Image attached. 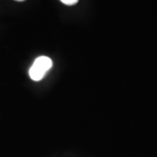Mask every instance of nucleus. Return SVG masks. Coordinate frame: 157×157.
Returning <instances> with one entry per match:
<instances>
[{"mask_svg":"<svg viewBox=\"0 0 157 157\" xmlns=\"http://www.w3.org/2000/svg\"><path fill=\"white\" fill-rule=\"evenodd\" d=\"M52 67V60L49 57H38L29 70V75L34 81H39L45 77L46 73Z\"/></svg>","mask_w":157,"mask_h":157,"instance_id":"f257e3e1","label":"nucleus"},{"mask_svg":"<svg viewBox=\"0 0 157 157\" xmlns=\"http://www.w3.org/2000/svg\"><path fill=\"white\" fill-rule=\"evenodd\" d=\"M60 1L67 6H73L78 3V0H60Z\"/></svg>","mask_w":157,"mask_h":157,"instance_id":"f03ea898","label":"nucleus"},{"mask_svg":"<svg viewBox=\"0 0 157 157\" xmlns=\"http://www.w3.org/2000/svg\"><path fill=\"white\" fill-rule=\"evenodd\" d=\"M15 1H18V2H22V1H25V0H15Z\"/></svg>","mask_w":157,"mask_h":157,"instance_id":"7ed1b4c3","label":"nucleus"}]
</instances>
